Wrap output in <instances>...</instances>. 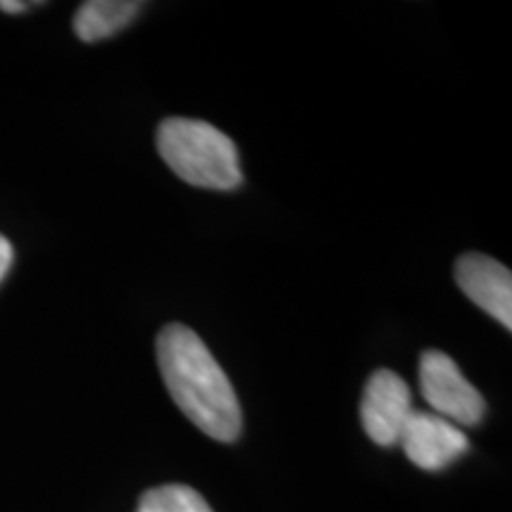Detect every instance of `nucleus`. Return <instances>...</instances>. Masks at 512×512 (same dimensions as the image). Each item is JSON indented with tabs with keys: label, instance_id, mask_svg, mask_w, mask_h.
Listing matches in <instances>:
<instances>
[{
	"label": "nucleus",
	"instance_id": "obj_10",
	"mask_svg": "<svg viewBox=\"0 0 512 512\" xmlns=\"http://www.w3.org/2000/svg\"><path fill=\"white\" fill-rule=\"evenodd\" d=\"M29 8H31V3H15V0H0V10L12 12V15H17V12H27Z\"/></svg>",
	"mask_w": 512,
	"mask_h": 512
},
{
	"label": "nucleus",
	"instance_id": "obj_2",
	"mask_svg": "<svg viewBox=\"0 0 512 512\" xmlns=\"http://www.w3.org/2000/svg\"><path fill=\"white\" fill-rule=\"evenodd\" d=\"M157 152L181 181L207 190H235L242 183L238 147L226 133L200 119H164Z\"/></svg>",
	"mask_w": 512,
	"mask_h": 512
},
{
	"label": "nucleus",
	"instance_id": "obj_6",
	"mask_svg": "<svg viewBox=\"0 0 512 512\" xmlns=\"http://www.w3.org/2000/svg\"><path fill=\"white\" fill-rule=\"evenodd\" d=\"M453 273L467 299L512 330V273L508 266L484 254H463Z\"/></svg>",
	"mask_w": 512,
	"mask_h": 512
},
{
	"label": "nucleus",
	"instance_id": "obj_9",
	"mask_svg": "<svg viewBox=\"0 0 512 512\" xmlns=\"http://www.w3.org/2000/svg\"><path fill=\"white\" fill-rule=\"evenodd\" d=\"M12 256H15V252H12L10 240L0 235V280H3L5 275H8L10 266H12Z\"/></svg>",
	"mask_w": 512,
	"mask_h": 512
},
{
	"label": "nucleus",
	"instance_id": "obj_8",
	"mask_svg": "<svg viewBox=\"0 0 512 512\" xmlns=\"http://www.w3.org/2000/svg\"><path fill=\"white\" fill-rule=\"evenodd\" d=\"M136 512H214L209 503L185 484H164L140 496Z\"/></svg>",
	"mask_w": 512,
	"mask_h": 512
},
{
	"label": "nucleus",
	"instance_id": "obj_3",
	"mask_svg": "<svg viewBox=\"0 0 512 512\" xmlns=\"http://www.w3.org/2000/svg\"><path fill=\"white\" fill-rule=\"evenodd\" d=\"M420 389L432 413L453 425L475 427L484 418V396L444 351L430 349L420 356Z\"/></svg>",
	"mask_w": 512,
	"mask_h": 512
},
{
	"label": "nucleus",
	"instance_id": "obj_5",
	"mask_svg": "<svg viewBox=\"0 0 512 512\" xmlns=\"http://www.w3.org/2000/svg\"><path fill=\"white\" fill-rule=\"evenodd\" d=\"M399 446L415 467L439 472L453 460L465 456L467 448H470V439L458 425L444 420L437 413L413 411L406 427H403Z\"/></svg>",
	"mask_w": 512,
	"mask_h": 512
},
{
	"label": "nucleus",
	"instance_id": "obj_1",
	"mask_svg": "<svg viewBox=\"0 0 512 512\" xmlns=\"http://www.w3.org/2000/svg\"><path fill=\"white\" fill-rule=\"evenodd\" d=\"M157 363L171 399L207 437L230 444L242 432V408L228 375L188 325L171 323L157 335Z\"/></svg>",
	"mask_w": 512,
	"mask_h": 512
},
{
	"label": "nucleus",
	"instance_id": "obj_7",
	"mask_svg": "<svg viewBox=\"0 0 512 512\" xmlns=\"http://www.w3.org/2000/svg\"><path fill=\"white\" fill-rule=\"evenodd\" d=\"M136 0H88L74 15V31L81 41L95 43L119 34L138 17Z\"/></svg>",
	"mask_w": 512,
	"mask_h": 512
},
{
	"label": "nucleus",
	"instance_id": "obj_4",
	"mask_svg": "<svg viewBox=\"0 0 512 512\" xmlns=\"http://www.w3.org/2000/svg\"><path fill=\"white\" fill-rule=\"evenodd\" d=\"M413 411L411 389L394 370L382 368L370 375L361 401V422L377 446H399L403 427Z\"/></svg>",
	"mask_w": 512,
	"mask_h": 512
}]
</instances>
